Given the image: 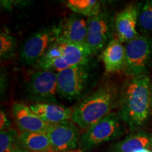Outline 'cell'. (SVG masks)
<instances>
[{"label":"cell","mask_w":152,"mask_h":152,"mask_svg":"<svg viewBox=\"0 0 152 152\" xmlns=\"http://www.w3.org/2000/svg\"><path fill=\"white\" fill-rule=\"evenodd\" d=\"M118 115L131 132L146 126L152 115V82L148 74L130 77L121 91Z\"/></svg>","instance_id":"cell-1"},{"label":"cell","mask_w":152,"mask_h":152,"mask_svg":"<svg viewBox=\"0 0 152 152\" xmlns=\"http://www.w3.org/2000/svg\"><path fill=\"white\" fill-rule=\"evenodd\" d=\"M121 91L117 85L107 83L87 95L72 108L71 121L80 129L86 130L112 113L119 106Z\"/></svg>","instance_id":"cell-2"},{"label":"cell","mask_w":152,"mask_h":152,"mask_svg":"<svg viewBox=\"0 0 152 152\" xmlns=\"http://www.w3.org/2000/svg\"><path fill=\"white\" fill-rule=\"evenodd\" d=\"M125 125L118 113L112 112L85 130L80 139V149L90 151L104 142L121 137L126 132Z\"/></svg>","instance_id":"cell-3"},{"label":"cell","mask_w":152,"mask_h":152,"mask_svg":"<svg viewBox=\"0 0 152 152\" xmlns=\"http://www.w3.org/2000/svg\"><path fill=\"white\" fill-rule=\"evenodd\" d=\"M125 74L135 77L148 74L152 65V39L149 36L138 34L125 43Z\"/></svg>","instance_id":"cell-4"},{"label":"cell","mask_w":152,"mask_h":152,"mask_svg":"<svg viewBox=\"0 0 152 152\" xmlns=\"http://www.w3.org/2000/svg\"><path fill=\"white\" fill-rule=\"evenodd\" d=\"M90 79V62L72 66L57 73L58 94L66 99H78Z\"/></svg>","instance_id":"cell-5"},{"label":"cell","mask_w":152,"mask_h":152,"mask_svg":"<svg viewBox=\"0 0 152 152\" xmlns=\"http://www.w3.org/2000/svg\"><path fill=\"white\" fill-rule=\"evenodd\" d=\"M26 96L34 103H56L57 73L39 70L30 76L26 83Z\"/></svg>","instance_id":"cell-6"},{"label":"cell","mask_w":152,"mask_h":152,"mask_svg":"<svg viewBox=\"0 0 152 152\" xmlns=\"http://www.w3.org/2000/svg\"><path fill=\"white\" fill-rule=\"evenodd\" d=\"M58 43L63 52L62 56L48 61L38 63L36 68L58 73L72 66L90 62L92 53L87 44Z\"/></svg>","instance_id":"cell-7"},{"label":"cell","mask_w":152,"mask_h":152,"mask_svg":"<svg viewBox=\"0 0 152 152\" xmlns=\"http://www.w3.org/2000/svg\"><path fill=\"white\" fill-rule=\"evenodd\" d=\"M49 142V152L73 151L79 147L80 131L72 121L49 125L47 131Z\"/></svg>","instance_id":"cell-8"},{"label":"cell","mask_w":152,"mask_h":152,"mask_svg":"<svg viewBox=\"0 0 152 152\" xmlns=\"http://www.w3.org/2000/svg\"><path fill=\"white\" fill-rule=\"evenodd\" d=\"M111 17L105 10L100 11L97 14L88 18L87 23V45L92 54H98L106 48L111 40Z\"/></svg>","instance_id":"cell-9"},{"label":"cell","mask_w":152,"mask_h":152,"mask_svg":"<svg viewBox=\"0 0 152 152\" xmlns=\"http://www.w3.org/2000/svg\"><path fill=\"white\" fill-rule=\"evenodd\" d=\"M56 40L55 26L36 32L24 42L20 53V60L28 66H35Z\"/></svg>","instance_id":"cell-10"},{"label":"cell","mask_w":152,"mask_h":152,"mask_svg":"<svg viewBox=\"0 0 152 152\" xmlns=\"http://www.w3.org/2000/svg\"><path fill=\"white\" fill-rule=\"evenodd\" d=\"M88 19L74 14L64 18L56 29V40L61 43L87 44Z\"/></svg>","instance_id":"cell-11"},{"label":"cell","mask_w":152,"mask_h":152,"mask_svg":"<svg viewBox=\"0 0 152 152\" xmlns=\"http://www.w3.org/2000/svg\"><path fill=\"white\" fill-rule=\"evenodd\" d=\"M11 112L19 132L47 133L49 124L36 115L30 106L20 102H14Z\"/></svg>","instance_id":"cell-12"},{"label":"cell","mask_w":152,"mask_h":152,"mask_svg":"<svg viewBox=\"0 0 152 152\" xmlns=\"http://www.w3.org/2000/svg\"><path fill=\"white\" fill-rule=\"evenodd\" d=\"M138 6L130 4L115 15L114 27L117 38L122 43H127L138 35Z\"/></svg>","instance_id":"cell-13"},{"label":"cell","mask_w":152,"mask_h":152,"mask_svg":"<svg viewBox=\"0 0 152 152\" xmlns=\"http://www.w3.org/2000/svg\"><path fill=\"white\" fill-rule=\"evenodd\" d=\"M30 109L48 124L71 121L73 109L56 103H33Z\"/></svg>","instance_id":"cell-14"},{"label":"cell","mask_w":152,"mask_h":152,"mask_svg":"<svg viewBox=\"0 0 152 152\" xmlns=\"http://www.w3.org/2000/svg\"><path fill=\"white\" fill-rule=\"evenodd\" d=\"M101 58L107 73L123 71L125 61V46L118 38H113L102 51Z\"/></svg>","instance_id":"cell-15"},{"label":"cell","mask_w":152,"mask_h":152,"mask_svg":"<svg viewBox=\"0 0 152 152\" xmlns=\"http://www.w3.org/2000/svg\"><path fill=\"white\" fill-rule=\"evenodd\" d=\"M152 147V132L140 130L132 132L125 137L114 144L109 152H136Z\"/></svg>","instance_id":"cell-16"},{"label":"cell","mask_w":152,"mask_h":152,"mask_svg":"<svg viewBox=\"0 0 152 152\" xmlns=\"http://www.w3.org/2000/svg\"><path fill=\"white\" fill-rule=\"evenodd\" d=\"M23 147L29 152H49L50 142L47 133L19 132Z\"/></svg>","instance_id":"cell-17"},{"label":"cell","mask_w":152,"mask_h":152,"mask_svg":"<svg viewBox=\"0 0 152 152\" xmlns=\"http://www.w3.org/2000/svg\"><path fill=\"white\" fill-rule=\"evenodd\" d=\"M138 34L149 36L152 33V0L137 4Z\"/></svg>","instance_id":"cell-18"},{"label":"cell","mask_w":152,"mask_h":152,"mask_svg":"<svg viewBox=\"0 0 152 152\" xmlns=\"http://www.w3.org/2000/svg\"><path fill=\"white\" fill-rule=\"evenodd\" d=\"M66 5L75 14L88 18L102 10L100 1L96 0H68Z\"/></svg>","instance_id":"cell-19"},{"label":"cell","mask_w":152,"mask_h":152,"mask_svg":"<svg viewBox=\"0 0 152 152\" xmlns=\"http://www.w3.org/2000/svg\"><path fill=\"white\" fill-rule=\"evenodd\" d=\"M0 152H29L23 147L19 132L11 128L0 133Z\"/></svg>","instance_id":"cell-20"},{"label":"cell","mask_w":152,"mask_h":152,"mask_svg":"<svg viewBox=\"0 0 152 152\" xmlns=\"http://www.w3.org/2000/svg\"><path fill=\"white\" fill-rule=\"evenodd\" d=\"M16 42L15 38L7 30L0 33V57L1 60H8L15 55Z\"/></svg>","instance_id":"cell-21"},{"label":"cell","mask_w":152,"mask_h":152,"mask_svg":"<svg viewBox=\"0 0 152 152\" xmlns=\"http://www.w3.org/2000/svg\"><path fill=\"white\" fill-rule=\"evenodd\" d=\"M0 129L1 131H5L11 129V123L9 121L8 118H7V114L3 110H1L0 111Z\"/></svg>","instance_id":"cell-22"},{"label":"cell","mask_w":152,"mask_h":152,"mask_svg":"<svg viewBox=\"0 0 152 152\" xmlns=\"http://www.w3.org/2000/svg\"><path fill=\"white\" fill-rule=\"evenodd\" d=\"M136 152H150V149H141V150H139V151H136Z\"/></svg>","instance_id":"cell-23"},{"label":"cell","mask_w":152,"mask_h":152,"mask_svg":"<svg viewBox=\"0 0 152 152\" xmlns=\"http://www.w3.org/2000/svg\"><path fill=\"white\" fill-rule=\"evenodd\" d=\"M150 152H152V147L150 149Z\"/></svg>","instance_id":"cell-24"},{"label":"cell","mask_w":152,"mask_h":152,"mask_svg":"<svg viewBox=\"0 0 152 152\" xmlns=\"http://www.w3.org/2000/svg\"><path fill=\"white\" fill-rule=\"evenodd\" d=\"M68 152H76V151H68Z\"/></svg>","instance_id":"cell-25"}]
</instances>
